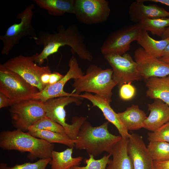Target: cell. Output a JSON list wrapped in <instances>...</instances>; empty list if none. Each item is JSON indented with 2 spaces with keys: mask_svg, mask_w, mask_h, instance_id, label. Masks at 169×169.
<instances>
[{
  "mask_svg": "<svg viewBox=\"0 0 169 169\" xmlns=\"http://www.w3.org/2000/svg\"><path fill=\"white\" fill-rule=\"evenodd\" d=\"M73 148L69 147L61 152L53 150L49 163L51 169H71L74 166H79L83 158L80 156L73 157Z\"/></svg>",
  "mask_w": 169,
  "mask_h": 169,
  "instance_id": "24",
  "label": "cell"
},
{
  "mask_svg": "<svg viewBox=\"0 0 169 169\" xmlns=\"http://www.w3.org/2000/svg\"><path fill=\"white\" fill-rule=\"evenodd\" d=\"M136 42L146 53L160 59L169 44V38L156 40L151 37L147 31L141 29Z\"/></svg>",
  "mask_w": 169,
  "mask_h": 169,
  "instance_id": "22",
  "label": "cell"
},
{
  "mask_svg": "<svg viewBox=\"0 0 169 169\" xmlns=\"http://www.w3.org/2000/svg\"><path fill=\"white\" fill-rule=\"evenodd\" d=\"M149 141H165L169 143V121L155 131L147 134Z\"/></svg>",
  "mask_w": 169,
  "mask_h": 169,
  "instance_id": "31",
  "label": "cell"
},
{
  "mask_svg": "<svg viewBox=\"0 0 169 169\" xmlns=\"http://www.w3.org/2000/svg\"><path fill=\"white\" fill-rule=\"evenodd\" d=\"M129 138H122L113 147L110 159L106 169H134L128 154L127 145Z\"/></svg>",
  "mask_w": 169,
  "mask_h": 169,
  "instance_id": "19",
  "label": "cell"
},
{
  "mask_svg": "<svg viewBox=\"0 0 169 169\" xmlns=\"http://www.w3.org/2000/svg\"><path fill=\"white\" fill-rule=\"evenodd\" d=\"M112 69H103L94 64L90 65L85 74L74 79L72 84L74 93L77 95L83 92L94 93L110 103L112 90L117 83L112 79Z\"/></svg>",
  "mask_w": 169,
  "mask_h": 169,
  "instance_id": "4",
  "label": "cell"
},
{
  "mask_svg": "<svg viewBox=\"0 0 169 169\" xmlns=\"http://www.w3.org/2000/svg\"><path fill=\"white\" fill-rule=\"evenodd\" d=\"M64 75L58 72H54L50 74L49 84L48 85L54 84L61 79Z\"/></svg>",
  "mask_w": 169,
  "mask_h": 169,
  "instance_id": "34",
  "label": "cell"
},
{
  "mask_svg": "<svg viewBox=\"0 0 169 169\" xmlns=\"http://www.w3.org/2000/svg\"><path fill=\"white\" fill-rule=\"evenodd\" d=\"M9 112L13 126L25 132H28L34 123L46 116L44 102L38 100L16 102L11 106Z\"/></svg>",
  "mask_w": 169,
  "mask_h": 169,
  "instance_id": "7",
  "label": "cell"
},
{
  "mask_svg": "<svg viewBox=\"0 0 169 169\" xmlns=\"http://www.w3.org/2000/svg\"><path fill=\"white\" fill-rule=\"evenodd\" d=\"M141 29L149 31L153 35L161 37L169 26V18H145L138 23Z\"/></svg>",
  "mask_w": 169,
  "mask_h": 169,
  "instance_id": "26",
  "label": "cell"
},
{
  "mask_svg": "<svg viewBox=\"0 0 169 169\" xmlns=\"http://www.w3.org/2000/svg\"><path fill=\"white\" fill-rule=\"evenodd\" d=\"M154 169H169V160L163 161H153Z\"/></svg>",
  "mask_w": 169,
  "mask_h": 169,
  "instance_id": "35",
  "label": "cell"
},
{
  "mask_svg": "<svg viewBox=\"0 0 169 169\" xmlns=\"http://www.w3.org/2000/svg\"><path fill=\"white\" fill-rule=\"evenodd\" d=\"M123 124L128 130H137L143 128V123L146 118L145 112L138 105H133L124 111L118 113Z\"/></svg>",
  "mask_w": 169,
  "mask_h": 169,
  "instance_id": "21",
  "label": "cell"
},
{
  "mask_svg": "<svg viewBox=\"0 0 169 169\" xmlns=\"http://www.w3.org/2000/svg\"><path fill=\"white\" fill-rule=\"evenodd\" d=\"M57 31L51 33L49 31H41L37 33L34 39L35 44L43 46L42 51L32 56L34 62L41 65L49 56L57 52L62 47L68 45L73 54H76L81 59L91 61L93 59L91 53L84 43V38L77 26L72 24L66 27L58 26Z\"/></svg>",
  "mask_w": 169,
  "mask_h": 169,
  "instance_id": "1",
  "label": "cell"
},
{
  "mask_svg": "<svg viewBox=\"0 0 169 169\" xmlns=\"http://www.w3.org/2000/svg\"><path fill=\"white\" fill-rule=\"evenodd\" d=\"M143 2L149 1L159 3L169 6V0H142Z\"/></svg>",
  "mask_w": 169,
  "mask_h": 169,
  "instance_id": "37",
  "label": "cell"
},
{
  "mask_svg": "<svg viewBox=\"0 0 169 169\" xmlns=\"http://www.w3.org/2000/svg\"><path fill=\"white\" fill-rule=\"evenodd\" d=\"M159 59L161 61L169 65V44L165 49L162 56Z\"/></svg>",
  "mask_w": 169,
  "mask_h": 169,
  "instance_id": "36",
  "label": "cell"
},
{
  "mask_svg": "<svg viewBox=\"0 0 169 169\" xmlns=\"http://www.w3.org/2000/svg\"><path fill=\"white\" fill-rule=\"evenodd\" d=\"M145 81L146 96L151 99L161 100L169 106V75L151 77Z\"/></svg>",
  "mask_w": 169,
  "mask_h": 169,
  "instance_id": "20",
  "label": "cell"
},
{
  "mask_svg": "<svg viewBox=\"0 0 169 169\" xmlns=\"http://www.w3.org/2000/svg\"><path fill=\"white\" fill-rule=\"evenodd\" d=\"M28 129L47 130L67 136L61 125L46 116L36 121Z\"/></svg>",
  "mask_w": 169,
  "mask_h": 169,
  "instance_id": "28",
  "label": "cell"
},
{
  "mask_svg": "<svg viewBox=\"0 0 169 169\" xmlns=\"http://www.w3.org/2000/svg\"><path fill=\"white\" fill-rule=\"evenodd\" d=\"M110 8L106 0H75L74 14L80 22L86 24L105 22L110 15Z\"/></svg>",
  "mask_w": 169,
  "mask_h": 169,
  "instance_id": "11",
  "label": "cell"
},
{
  "mask_svg": "<svg viewBox=\"0 0 169 169\" xmlns=\"http://www.w3.org/2000/svg\"><path fill=\"white\" fill-rule=\"evenodd\" d=\"M134 58L142 78L146 79L169 75V65L147 53L141 47L135 50Z\"/></svg>",
  "mask_w": 169,
  "mask_h": 169,
  "instance_id": "14",
  "label": "cell"
},
{
  "mask_svg": "<svg viewBox=\"0 0 169 169\" xmlns=\"http://www.w3.org/2000/svg\"><path fill=\"white\" fill-rule=\"evenodd\" d=\"M141 28L138 23L125 26L110 33L103 43L100 52L104 55H122L130 50L131 44L136 41Z\"/></svg>",
  "mask_w": 169,
  "mask_h": 169,
  "instance_id": "10",
  "label": "cell"
},
{
  "mask_svg": "<svg viewBox=\"0 0 169 169\" xmlns=\"http://www.w3.org/2000/svg\"><path fill=\"white\" fill-rule=\"evenodd\" d=\"M130 20L138 23L145 18H154L169 17V12L156 4L145 5L141 0L132 2L129 8Z\"/></svg>",
  "mask_w": 169,
  "mask_h": 169,
  "instance_id": "17",
  "label": "cell"
},
{
  "mask_svg": "<svg viewBox=\"0 0 169 169\" xmlns=\"http://www.w3.org/2000/svg\"><path fill=\"white\" fill-rule=\"evenodd\" d=\"M104 57L111 67L112 79L119 88L124 84L142 79L136 62L129 54L122 55L109 54L105 55Z\"/></svg>",
  "mask_w": 169,
  "mask_h": 169,
  "instance_id": "12",
  "label": "cell"
},
{
  "mask_svg": "<svg viewBox=\"0 0 169 169\" xmlns=\"http://www.w3.org/2000/svg\"><path fill=\"white\" fill-rule=\"evenodd\" d=\"M127 149L134 169H154L153 161L141 136L130 134Z\"/></svg>",
  "mask_w": 169,
  "mask_h": 169,
  "instance_id": "15",
  "label": "cell"
},
{
  "mask_svg": "<svg viewBox=\"0 0 169 169\" xmlns=\"http://www.w3.org/2000/svg\"><path fill=\"white\" fill-rule=\"evenodd\" d=\"M161 38L162 39L169 38V26L166 29Z\"/></svg>",
  "mask_w": 169,
  "mask_h": 169,
  "instance_id": "38",
  "label": "cell"
},
{
  "mask_svg": "<svg viewBox=\"0 0 169 169\" xmlns=\"http://www.w3.org/2000/svg\"><path fill=\"white\" fill-rule=\"evenodd\" d=\"M89 158L85 160L86 166H76L71 169H106L109 163L111 154L105 155L101 158L96 160L93 155L89 154Z\"/></svg>",
  "mask_w": 169,
  "mask_h": 169,
  "instance_id": "29",
  "label": "cell"
},
{
  "mask_svg": "<svg viewBox=\"0 0 169 169\" xmlns=\"http://www.w3.org/2000/svg\"><path fill=\"white\" fill-rule=\"evenodd\" d=\"M69 69L65 75L56 83L45 87L42 90L34 94L32 99L40 100L43 102L52 98L65 96H77L73 93H68L64 90L65 84L71 79L79 78L84 74L79 66L77 60L74 56L69 59Z\"/></svg>",
  "mask_w": 169,
  "mask_h": 169,
  "instance_id": "13",
  "label": "cell"
},
{
  "mask_svg": "<svg viewBox=\"0 0 169 169\" xmlns=\"http://www.w3.org/2000/svg\"><path fill=\"white\" fill-rule=\"evenodd\" d=\"M15 103L3 93L0 92V108L11 106Z\"/></svg>",
  "mask_w": 169,
  "mask_h": 169,
  "instance_id": "33",
  "label": "cell"
},
{
  "mask_svg": "<svg viewBox=\"0 0 169 169\" xmlns=\"http://www.w3.org/2000/svg\"><path fill=\"white\" fill-rule=\"evenodd\" d=\"M75 0H33L40 8L47 11L50 15L60 16L65 13L74 14Z\"/></svg>",
  "mask_w": 169,
  "mask_h": 169,
  "instance_id": "23",
  "label": "cell"
},
{
  "mask_svg": "<svg viewBox=\"0 0 169 169\" xmlns=\"http://www.w3.org/2000/svg\"><path fill=\"white\" fill-rule=\"evenodd\" d=\"M2 64L6 69L17 74L27 82L37 88L39 91L45 88L41 83V77L45 73L52 72L49 66H40L35 63L32 56L20 55L8 60Z\"/></svg>",
  "mask_w": 169,
  "mask_h": 169,
  "instance_id": "9",
  "label": "cell"
},
{
  "mask_svg": "<svg viewBox=\"0 0 169 169\" xmlns=\"http://www.w3.org/2000/svg\"><path fill=\"white\" fill-rule=\"evenodd\" d=\"M28 132L36 138L45 140L50 143H58L65 145L69 147H74L75 140H72L67 136L50 131L28 129Z\"/></svg>",
  "mask_w": 169,
  "mask_h": 169,
  "instance_id": "25",
  "label": "cell"
},
{
  "mask_svg": "<svg viewBox=\"0 0 169 169\" xmlns=\"http://www.w3.org/2000/svg\"><path fill=\"white\" fill-rule=\"evenodd\" d=\"M83 98L74 96H65L49 99L43 102L46 116L61 125L67 136L75 140L80 128L86 121V117L75 116L72 120V123L66 122V106L73 102L79 105Z\"/></svg>",
  "mask_w": 169,
  "mask_h": 169,
  "instance_id": "5",
  "label": "cell"
},
{
  "mask_svg": "<svg viewBox=\"0 0 169 169\" xmlns=\"http://www.w3.org/2000/svg\"><path fill=\"white\" fill-rule=\"evenodd\" d=\"M147 106L150 113L144 122V128L153 132L169 121V106L167 104L155 99Z\"/></svg>",
  "mask_w": 169,
  "mask_h": 169,
  "instance_id": "18",
  "label": "cell"
},
{
  "mask_svg": "<svg viewBox=\"0 0 169 169\" xmlns=\"http://www.w3.org/2000/svg\"><path fill=\"white\" fill-rule=\"evenodd\" d=\"M78 96L90 100L92 104L93 107L96 106L100 109L105 118L117 128L122 138H129L130 134L121 121L118 113L111 107L110 103L97 95L88 92L78 95Z\"/></svg>",
  "mask_w": 169,
  "mask_h": 169,
  "instance_id": "16",
  "label": "cell"
},
{
  "mask_svg": "<svg viewBox=\"0 0 169 169\" xmlns=\"http://www.w3.org/2000/svg\"><path fill=\"white\" fill-rule=\"evenodd\" d=\"M51 158L45 159H40L34 162H25L21 164H16L13 166H8L7 164L0 163V169H45L49 164Z\"/></svg>",
  "mask_w": 169,
  "mask_h": 169,
  "instance_id": "30",
  "label": "cell"
},
{
  "mask_svg": "<svg viewBox=\"0 0 169 169\" xmlns=\"http://www.w3.org/2000/svg\"><path fill=\"white\" fill-rule=\"evenodd\" d=\"M147 148L153 161L163 162L169 160V143L149 141Z\"/></svg>",
  "mask_w": 169,
  "mask_h": 169,
  "instance_id": "27",
  "label": "cell"
},
{
  "mask_svg": "<svg viewBox=\"0 0 169 169\" xmlns=\"http://www.w3.org/2000/svg\"><path fill=\"white\" fill-rule=\"evenodd\" d=\"M39 91L17 74L0 64V92L15 103L32 99L33 95Z\"/></svg>",
  "mask_w": 169,
  "mask_h": 169,
  "instance_id": "8",
  "label": "cell"
},
{
  "mask_svg": "<svg viewBox=\"0 0 169 169\" xmlns=\"http://www.w3.org/2000/svg\"><path fill=\"white\" fill-rule=\"evenodd\" d=\"M0 147L4 150L29 152L28 157L32 160L51 158L54 148L53 144L35 137L28 132L18 129L2 131L0 134Z\"/></svg>",
  "mask_w": 169,
  "mask_h": 169,
  "instance_id": "3",
  "label": "cell"
},
{
  "mask_svg": "<svg viewBox=\"0 0 169 169\" xmlns=\"http://www.w3.org/2000/svg\"><path fill=\"white\" fill-rule=\"evenodd\" d=\"M128 83L122 85L120 88L119 94L120 98L124 100H128L132 99L136 93L135 87Z\"/></svg>",
  "mask_w": 169,
  "mask_h": 169,
  "instance_id": "32",
  "label": "cell"
},
{
  "mask_svg": "<svg viewBox=\"0 0 169 169\" xmlns=\"http://www.w3.org/2000/svg\"><path fill=\"white\" fill-rule=\"evenodd\" d=\"M34 7L33 4L27 6L17 15V18L20 20V22L12 25L4 35L0 36L3 44L1 52L2 54L8 55L22 38L28 37L34 40L36 38L37 33L32 25Z\"/></svg>",
  "mask_w": 169,
  "mask_h": 169,
  "instance_id": "6",
  "label": "cell"
},
{
  "mask_svg": "<svg viewBox=\"0 0 169 169\" xmlns=\"http://www.w3.org/2000/svg\"><path fill=\"white\" fill-rule=\"evenodd\" d=\"M109 122L93 126L86 121L81 126L75 140L76 149L84 150L94 157L106 152L111 154L114 146L122 139L120 136L110 133L108 130Z\"/></svg>",
  "mask_w": 169,
  "mask_h": 169,
  "instance_id": "2",
  "label": "cell"
}]
</instances>
